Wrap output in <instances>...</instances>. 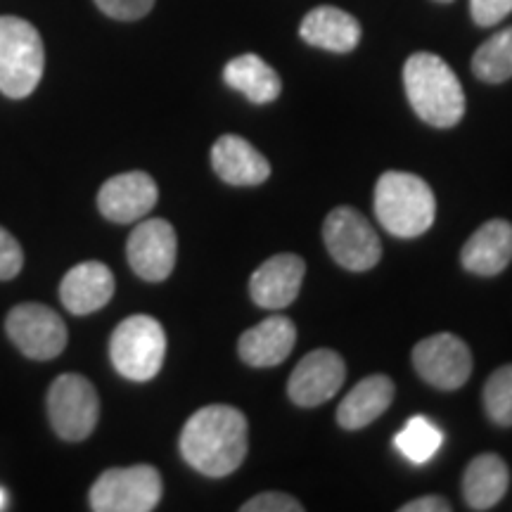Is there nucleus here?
<instances>
[{
	"instance_id": "obj_1",
	"label": "nucleus",
	"mask_w": 512,
	"mask_h": 512,
	"mask_svg": "<svg viewBox=\"0 0 512 512\" xmlns=\"http://www.w3.org/2000/svg\"><path fill=\"white\" fill-rule=\"evenodd\" d=\"M247 418L238 408L214 403L204 406L185 422L181 456L204 477H228L247 456Z\"/></svg>"
},
{
	"instance_id": "obj_2",
	"label": "nucleus",
	"mask_w": 512,
	"mask_h": 512,
	"mask_svg": "<svg viewBox=\"0 0 512 512\" xmlns=\"http://www.w3.org/2000/svg\"><path fill=\"white\" fill-rule=\"evenodd\" d=\"M403 86L415 114L425 124L451 128L465 117V93L456 72L432 53H415L403 67Z\"/></svg>"
},
{
	"instance_id": "obj_3",
	"label": "nucleus",
	"mask_w": 512,
	"mask_h": 512,
	"mask_svg": "<svg viewBox=\"0 0 512 512\" xmlns=\"http://www.w3.org/2000/svg\"><path fill=\"white\" fill-rule=\"evenodd\" d=\"M375 214L387 233L396 238H418L437 216V200L420 176L387 171L375 185Z\"/></svg>"
},
{
	"instance_id": "obj_4",
	"label": "nucleus",
	"mask_w": 512,
	"mask_h": 512,
	"mask_svg": "<svg viewBox=\"0 0 512 512\" xmlns=\"http://www.w3.org/2000/svg\"><path fill=\"white\" fill-rule=\"evenodd\" d=\"M46 50L34 24L22 17H0V93L29 98L43 79Z\"/></svg>"
},
{
	"instance_id": "obj_5",
	"label": "nucleus",
	"mask_w": 512,
	"mask_h": 512,
	"mask_svg": "<svg viewBox=\"0 0 512 512\" xmlns=\"http://www.w3.org/2000/svg\"><path fill=\"white\" fill-rule=\"evenodd\" d=\"M166 332L157 318L131 316L121 320L110 339L112 366L131 382H150L164 366Z\"/></svg>"
},
{
	"instance_id": "obj_6",
	"label": "nucleus",
	"mask_w": 512,
	"mask_h": 512,
	"mask_svg": "<svg viewBox=\"0 0 512 512\" xmlns=\"http://www.w3.org/2000/svg\"><path fill=\"white\" fill-rule=\"evenodd\" d=\"M95 512H150L162 501V475L152 465L112 467L91 486Z\"/></svg>"
},
{
	"instance_id": "obj_7",
	"label": "nucleus",
	"mask_w": 512,
	"mask_h": 512,
	"mask_svg": "<svg viewBox=\"0 0 512 512\" xmlns=\"http://www.w3.org/2000/svg\"><path fill=\"white\" fill-rule=\"evenodd\" d=\"M48 418L64 441L88 439L100 420V399L93 382L76 373H64L48 389Z\"/></svg>"
},
{
	"instance_id": "obj_8",
	"label": "nucleus",
	"mask_w": 512,
	"mask_h": 512,
	"mask_svg": "<svg viewBox=\"0 0 512 512\" xmlns=\"http://www.w3.org/2000/svg\"><path fill=\"white\" fill-rule=\"evenodd\" d=\"M323 240L332 259L347 271L363 273L380 264L382 245L361 211L337 207L323 223Z\"/></svg>"
},
{
	"instance_id": "obj_9",
	"label": "nucleus",
	"mask_w": 512,
	"mask_h": 512,
	"mask_svg": "<svg viewBox=\"0 0 512 512\" xmlns=\"http://www.w3.org/2000/svg\"><path fill=\"white\" fill-rule=\"evenodd\" d=\"M12 344L34 361H50L67 347V325L60 313L43 304H19L5 318Z\"/></svg>"
},
{
	"instance_id": "obj_10",
	"label": "nucleus",
	"mask_w": 512,
	"mask_h": 512,
	"mask_svg": "<svg viewBox=\"0 0 512 512\" xmlns=\"http://www.w3.org/2000/svg\"><path fill=\"white\" fill-rule=\"evenodd\" d=\"M413 366L432 387L453 392L472 375V354L463 339L451 332H437L415 344Z\"/></svg>"
},
{
	"instance_id": "obj_11",
	"label": "nucleus",
	"mask_w": 512,
	"mask_h": 512,
	"mask_svg": "<svg viewBox=\"0 0 512 512\" xmlns=\"http://www.w3.org/2000/svg\"><path fill=\"white\" fill-rule=\"evenodd\" d=\"M178 238L176 230L164 219H145L133 228L126 245L128 264L138 278L147 283H162L176 268Z\"/></svg>"
},
{
	"instance_id": "obj_12",
	"label": "nucleus",
	"mask_w": 512,
	"mask_h": 512,
	"mask_svg": "<svg viewBox=\"0 0 512 512\" xmlns=\"http://www.w3.org/2000/svg\"><path fill=\"white\" fill-rule=\"evenodd\" d=\"M347 380L344 358L332 349H316L306 354L287 382V394L302 408H316L330 401Z\"/></svg>"
},
{
	"instance_id": "obj_13",
	"label": "nucleus",
	"mask_w": 512,
	"mask_h": 512,
	"mask_svg": "<svg viewBox=\"0 0 512 512\" xmlns=\"http://www.w3.org/2000/svg\"><path fill=\"white\" fill-rule=\"evenodd\" d=\"M159 200L155 178L145 171H128L112 176L98 192V209L114 223H133L145 219Z\"/></svg>"
},
{
	"instance_id": "obj_14",
	"label": "nucleus",
	"mask_w": 512,
	"mask_h": 512,
	"mask_svg": "<svg viewBox=\"0 0 512 512\" xmlns=\"http://www.w3.org/2000/svg\"><path fill=\"white\" fill-rule=\"evenodd\" d=\"M306 264L297 254H275L264 261L249 280V292L256 306L280 311L297 299L304 283Z\"/></svg>"
},
{
	"instance_id": "obj_15",
	"label": "nucleus",
	"mask_w": 512,
	"mask_h": 512,
	"mask_svg": "<svg viewBox=\"0 0 512 512\" xmlns=\"http://www.w3.org/2000/svg\"><path fill=\"white\" fill-rule=\"evenodd\" d=\"M114 297V275L102 261H83L69 268L62 278L60 299L74 316H88L110 304Z\"/></svg>"
},
{
	"instance_id": "obj_16",
	"label": "nucleus",
	"mask_w": 512,
	"mask_h": 512,
	"mask_svg": "<svg viewBox=\"0 0 512 512\" xmlns=\"http://www.w3.org/2000/svg\"><path fill=\"white\" fill-rule=\"evenodd\" d=\"M297 342V328L287 316H268L259 325L242 332L238 351L240 358L252 368L280 366L292 354Z\"/></svg>"
},
{
	"instance_id": "obj_17",
	"label": "nucleus",
	"mask_w": 512,
	"mask_h": 512,
	"mask_svg": "<svg viewBox=\"0 0 512 512\" xmlns=\"http://www.w3.org/2000/svg\"><path fill=\"white\" fill-rule=\"evenodd\" d=\"M460 261L465 271L484 275V278L503 273L512 261V223L505 219L486 221L465 242Z\"/></svg>"
},
{
	"instance_id": "obj_18",
	"label": "nucleus",
	"mask_w": 512,
	"mask_h": 512,
	"mask_svg": "<svg viewBox=\"0 0 512 512\" xmlns=\"http://www.w3.org/2000/svg\"><path fill=\"white\" fill-rule=\"evenodd\" d=\"M216 176L230 185H261L271 176V164L252 143L240 136H221L211 147Z\"/></svg>"
},
{
	"instance_id": "obj_19",
	"label": "nucleus",
	"mask_w": 512,
	"mask_h": 512,
	"mask_svg": "<svg viewBox=\"0 0 512 512\" xmlns=\"http://www.w3.org/2000/svg\"><path fill=\"white\" fill-rule=\"evenodd\" d=\"M299 36L313 48L330 50V53H351L361 41V24L354 15L335 8V5H320L302 19Z\"/></svg>"
},
{
	"instance_id": "obj_20",
	"label": "nucleus",
	"mask_w": 512,
	"mask_h": 512,
	"mask_svg": "<svg viewBox=\"0 0 512 512\" xmlns=\"http://www.w3.org/2000/svg\"><path fill=\"white\" fill-rule=\"evenodd\" d=\"M394 382L387 375H370L356 384L337 408V422L344 430H363L392 406Z\"/></svg>"
},
{
	"instance_id": "obj_21",
	"label": "nucleus",
	"mask_w": 512,
	"mask_h": 512,
	"mask_svg": "<svg viewBox=\"0 0 512 512\" xmlns=\"http://www.w3.org/2000/svg\"><path fill=\"white\" fill-rule=\"evenodd\" d=\"M508 465L496 453L472 458L463 475V496L472 510H491L508 491Z\"/></svg>"
},
{
	"instance_id": "obj_22",
	"label": "nucleus",
	"mask_w": 512,
	"mask_h": 512,
	"mask_svg": "<svg viewBox=\"0 0 512 512\" xmlns=\"http://www.w3.org/2000/svg\"><path fill=\"white\" fill-rule=\"evenodd\" d=\"M223 79L230 88L240 91L254 105H268V102L278 100L283 91V81L271 64L261 60L259 55H240L230 60L223 69Z\"/></svg>"
},
{
	"instance_id": "obj_23",
	"label": "nucleus",
	"mask_w": 512,
	"mask_h": 512,
	"mask_svg": "<svg viewBox=\"0 0 512 512\" xmlns=\"http://www.w3.org/2000/svg\"><path fill=\"white\" fill-rule=\"evenodd\" d=\"M441 444H444V432L430 418H425V415H415L394 437V446L413 465L430 463L439 453Z\"/></svg>"
},
{
	"instance_id": "obj_24",
	"label": "nucleus",
	"mask_w": 512,
	"mask_h": 512,
	"mask_svg": "<svg viewBox=\"0 0 512 512\" xmlns=\"http://www.w3.org/2000/svg\"><path fill=\"white\" fill-rule=\"evenodd\" d=\"M472 72L484 83H503L512 79V27L486 38L472 57Z\"/></svg>"
},
{
	"instance_id": "obj_25",
	"label": "nucleus",
	"mask_w": 512,
	"mask_h": 512,
	"mask_svg": "<svg viewBox=\"0 0 512 512\" xmlns=\"http://www.w3.org/2000/svg\"><path fill=\"white\" fill-rule=\"evenodd\" d=\"M484 408L498 427H512V363L494 370L486 380Z\"/></svg>"
},
{
	"instance_id": "obj_26",
	"label": "nucleus",
	"mask_w": 512,
	"mask_h": 512,
	"mask_svg": "<svg viewBox=\"0 0 512 512\" xmlns=\"http://www.w3.org/2000/svg\"><path fill=\"white\" fill-rule=\"evenodd\" d=\"M24 252L17 238L0 226V280H12L22 273Z\"/></svg>"
},
{
	"instance_id": "obj_27",
	"label": "nucleus",
	"mask_w": 512,
	"mask_h": 512,
	"mask_svg": "<svg viewBox=\"0 0 512 512\" xmlns=\"http://www.w3.org/2000/svg\"><path fill=\"white\" fill-rule=\"evenodd\" d=\"M95 5L107 17L119 19V22H136L152 10L155 0H95Z\"/></svg>"
},
{
	"instance_id": "obj_28",
	"label": "nucleus",
	"mask_w": 512,
	"mask_h": 512,
	"mask_svg": "<svg viewBox=\"0 0 512 512\" xmlns=\"http://www.w3.org/2000/svg\"><path fill=\"white\" fill-rule=\"evenodd\" d=\"M304 505L297 498L278 494V491H268L249 498L245 505H240V512H302Z\"/></svg>"
},
{
	"instance_id": "obj_29",
	"label": "nucleus",
	"mask_w": 512,
	"mask_h": 512,
	"mask_svg": "<svg viewBox=\"0 0 512 512\" xmlns=\"http://www.w3.org/2000/svg\"><path fill=\"white\" fill-rule=\"evenodd\" d=\"M470 12L479 27H496L512 12V0H470Z\"/></svg>"
},
{
	"instance_id": "obj_30",
	"label": "nucleus",
	"mask_w": 512,
	"mask_h": 512,
	"mask_svg": "<svg viewBox=\"0 0 512 512\" xmlns=\"http://www.w3.org/2000/svg\"><path fill=\"white\" fill-rule=\"evenodd\" d=\"M401 512H448L451 510V503L441 496H422L415 498V501L401 505Z\"/></svg>"
},
{
	"instance_id": "obj_31",
	"label": "nucleus",
	"mask_w": 512,
	"mask_h": 512,
	"mask_svg": "<svg viewBox=\"0 0 512 512\" xmlns=\"http://www.w3.org/2000/svg\"><path fill=\"white\" fill-rule=\"evenodd\" d=\"M5 508H8V491L0 486V510H5Z\"/></svg>"
},
{
	"instance_id": "obj_32",
	"label": "nucleus",
	"mask_w": 512,
	"mask_h": 512,
	"mask_svg": "<svg viewBox=\"0 0 512 512\" xmlns=\"http://www.w3.org/2000/svg\"><path fill=\"white\" fill-rule=\"evenodd\" d=\"M437 3H451V0H437Z\"/></svg>"
}]
</instances>
